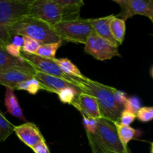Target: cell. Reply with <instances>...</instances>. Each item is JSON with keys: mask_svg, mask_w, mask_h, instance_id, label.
<instances>
[{"mask_svg": "<svg viewBox=\"0 0 153 153\" xmlns=\"http://www.w3.org/2000/svg\"><path fill=\"white\" fill-rule=\"evenodd\" d=\"M78 89L82 92L92 96L96 99L102 117L115 123L119 121L123 108L116 102L114 99L115 88L107 86L96 81L87 79H77Z\"/></svg>", "mask_w": 153, "mask_h": 153, "instance_id": "obj_1", "label": "cell"}, {"mask_svg": "<svg viewBox=\"0 0 153 153\" xmlns=\"http://www.w3.org/2000/svg\"><path fill=\"white\" fill-rule=\"evenodd\" d=\"M33 0H0V43L4 46L11 40L10 29L17 21L29 13Z\"/></svg>", "mask_w": 153, "mask_h": 153, "instance_id": "obj_2", "label": "cell"}, {"mask_svg": "<svg viewBox=\"0 0 153 153\" xmlns=\"http://www.w3.org/2000/svg\"><path fill=\"white\" fill-rule=\"evenodd\" d=\"M14 35L30 37L38 41L40 44L61 40L51 25L29 16L22 17L12 26L10 36L12 37Z\"/></svg>", "mask_w": 153, "mask_h": 153, "instance_id": "obj_3", "label": "cell"}, {"mask_svg": "<svg viewBox=\"0 0 153 153\" xmlns=\"http://www.w3.org/2000/svg\"><path fill=\"white\" fill-rule=\"evenodd\" d=\"M53 29L62 41L85 44L88 37L94 32L89 19L78 18L64 20L55 24Z\"/></svg>", "mask_w": 153, "mask_h": 153, "instance_id": "obj_4", "label": "cell"}, {"mask_svg": "<svg viewBox=\"0 0 153 153\" xmlns=\"http://www.w3.org/2000/svg\"><path fill=\"white\" fill-rule=\"evenodd\" d=\"M28 16L43 21L52 27L66 19L64 8L55 0H33Z\"/></svg>", "mask_w": 153, "mask_h": 153, "instance_id": "obj_5", "label": "cell"}, {"mask_svg": "<svg viewBox=\"0 0 153 153\" xmlns=\"http://www.w3.org/2000/svg\"><path fill=\"white\" fill-rule=\"evenodd\" d=\"M97 134L105 153H131L122 144L118 137L114 123L104 117L97 120Z\"/></svg>", "mask_w": 153, "mask_h": 153, "instance_id": "obj_6", "label": "cell"}, {"mask_svg": "<svg viewBox=\"0 0 153 153\" xmlns=\"http://www.w3.org/2000/svg\"><path fill=\"white\" fill-rule=\"evenodd\" d=\"M21 56L32 67L35 72H40V73L65 79L67 82L71 83L73 86L78 88L77 79L70 77V76L66 75L61 70L59 66L53 61V59L42 58L37 55L28 54L26 52H22V51H21Z\"/></svg>", "mask_w": 153, "mask_h": 153, "instance_id": "obj_7", "label": "cell"}, {"mask_svg": "<svg viewBox=\"0 0 153 153\" xmlns=\"http://www.w3.org/2000/svg\"><path fill=\"white\" fill-rule=\"evenodd\" d=\"M118 48V46L105 40L94 31L88 37L85 44L84 51L95 59L103 61L111 59L115 56H120Z\"/></svg>", "mask_w": 153, "mask_h": 153, "instance_id": "obj_8", "label": "cell"}, {"mask_svg": "<svg viewBox=\"0 0 153 153\" xmlns=\"http://www.w3.org/2000/svg\"><path fill=\"white\" fill-rule=\"evenodd\" d=\"M120 6L121 11L117 17L126 20L134 15H143L153 18V0H113Z\"/></svg>", "mask_w": 153, "mask_h": 153, "instance_id": "obj_9", "label": "cell"}, {"mask_svg": "<svg viewBox=\"0 0 153 153\" xmlns=\"http://www.w3.org/2000/svg\"><path fill=\"white\" fill-rule=\"evenodd\" d=\"M82 116L98 120L102 117L98 103L94 97L81 91L72 103Z\"/></svg>", "mask_w": 153, "mask_h": 153, "instance_id": "obj_10", "label": "cell"}, {"mask_svg": "<svg viewBox=\"0 0 153 153\" xmlns=\"http://www.w3.org/2000/svg\"><path fill=\"white\" fill-rule=\"evenodd\" d=\"M14 133L22 143L30 148L45 140L41 131L34 123L27 122L15 126Z\"/></svg>", "mask_w": 153, "mask_h": 153, "instance_id": "obj_11", "label": "cell"}, {"mask_svg": "<svg viewBox=\"0 0 153 153\" xmlns=\"http://www.w3.org/2000/svg\"><path fill=\"white\" fill-rule=\"evenodd\" d=\"M34 78V74L19 69H7L0 70V85L12 91L22 82Z\"/></svg>", "mask_w": 153, "mask_h": 153, "instance_id": "obj_12", "label": "cell"}, {"mask_svg": "<svg viewBox=\"0 0 153 153\" xmlns=\"http://www.w3.org/2000/svg\"><path fill=\"white\" fill-rule=\"evenodd\" d=\"M34 78L39 82L42 90L49 91L50 93L58 94L61 90L67 87H74L71 83L65 79L56 77L54 76L45 74V73L35 72Z\"/></svg>", "mask_w": 153, "mask_h": 153, "instance_id": "obj_13", "label": "cell"}, {"mask_svg": "<svg viewBox=\"0 0 153 153\" xmlns=\"http://www.w3.org/2000/svg\"><path fill=\"white\" fill-rule=\"evenodd\" d=\"M7 69H19L25 70L34 75L35 71L23 58H17L11 56L6 51L5 46L0 45V70Z\"/></svg>", "mask_w": 153, "mask_h": 153, "instance_id": "obj_14", "label": "cell"}, {"mask_svg": "<svg viewBox=\"0 0 153 153\" xmlns=\"http://www.w3.org/2000/svg\"><path fill=\"white\" fill-rule=\"evenodd\" d=\"M113 16L114 15L111 14L107 16H104V17L92 18V19H89V21L96 34L104 38L105 40L109 41L114 46L119 47L120 44L114 38L111 31L110 22Z\"/></svg>", "mask_w": 153, "mask_h": 153, "instance_id": "obj_15", "label": "cell"}, {"mask_svg": "<svg viewBox=\"0 0 153 153\" xmlns=\"http://www.w3.org/2000/svg\"><path fill=\"white\" fill-rule=\"evenodd\" d=\"M4 105L7 108V111L10 115L18 118L25 123L28 122L26 118L24 116L23 112L19 105V101H18L14 92L9 88H6L5 94H4Z\"/></svg>", "mask_w": 153, "mask_h": 153, "instance_id": "obj_16", "label": "cell"}, {"mask_svg": "<svg viewBox=\"0 0 153 153\" xmlns=\"http://www.w3.org/2000/svg\"><path fill=\"white\" fill-rule=\"evenodd\" d=\"M53 61L59 66L63 72L70 77L79 79L81 80H86L88 78L84 76L79 69L68 58H54Z\"/></svg>", "mask_w": 153, "mask_h": 153, "instance_id": "obj_17", "label": "cell"}, {"mask_svg": "<svg viewBox=\"0 0 153 153\" xmlns=\"http://www.w3.org/2000/svg\"><path fill=\"white\" fill-rule=\"evenodd\" d=\"M114 123L115 127H116L117 132L120 140L125 147L128 148V143L131 140L137 137V134L140 131L134 129V128L131 127L130 126L122 125L121 123H120L119 121Z\"/></svg>", "mask_w": 153, "mask_h": 153, "instance_id": "obj_18", "label": "cell"}, {"mask_svg": "<svg viewBox=\"0 0 153 153\" xmlns=\"http://www.w3.org/2000/svg\"><path fill=\"white\" fill-rule=\"evenodd\" d=\"M110 27L114 38L117 41L120 45H121L125 38L126 21L114 15L111 20Z\"/></svg>", "mask_w": 153, "mask_h": 153, "instance_id": "obj_19", "label": "cell"}, {"mask_svg": "<svg viewBox=\"0 0 153 153\" xmlns=\"http://www.w3.org/2000/svg\"><path fill=\"white\" fill-rule=\"evenodd\" d=\"M62 40H59L55 43L41 44L35 55L48 59H54L55 58L57 51L62 45Z\"/></svg>", "mask_w": 153, "mask_h": 153, "instance_id": "obj_20", "label": "cell"}, {"mask_svg": "<svg viewBox=\"0 0 153 153\" xmlns=\"http://www.w3.org/2000/svg\"><path fill=\"white\" fill-rule=\"evenodd\" d=\"M14 127L15 126L7 120L3 112L0 110V143L14 132Z\"/></svg>", "mask_w": 153, "mask_h": 153, "instance_id": "obj_21", "label": "cell"}, {"mask_svg": "<svg viewBox=\"0 0 153 153\" xmlns=\"http://www.w3.org/2000/svg\"><path fill=\"white\" fill-rule=\"evenodd\" d=\"M81 92L78 88L74 87H67L61 90L57 94L60 101L64 104H70L72 105L78 94Z\"/></svg>", "mask_w": 153, "mask_h": 153, "instance_id": "obj_22", "label": "cell"}, {"mask_svg": "<svg viewBox=\"0 0 153 153\" xmlns=\"http://www.w3.org/2000/svg\"><path fill=\"white\" fill-rule=\"evenodd\" d=\"M16 90L18 91H25L28 93H29L31 95H36L38 93V91L41 89L39 82L36 80L34 78L29 79V80L25 81L19 84L16 87Z\"/></svg>", "mask_w": 153, "mask_h": 153, "instance_id": "obj_23", "label": "cell"}, {"mask_svg": "<svg viewBox=\"0 0 153 153\" xmlns=\"http://www.w3.org/2000/svg\"><path fill=\"white\" fill-rule=\"evenodd\" d=\"M86 134L92 153H105L97 132H95L94 134L86 132Z\"/></svg>", "mask_w": 153, "mask_h": 153, "instance_id": "obj_24", "label": "cell"}, {"mask_svg": "<svg viewBox=\"0 0 153 153\" xmlns=\"http://www.w3.org/2000/svg\"><path fill=\"white\" fill-rule=\"evenodd\" d=\"M23 37V44H22V50L21 51L28 54L35 55L41 44L38 41H37V40H34L32 38H30V37Z\"/></svg>", "mask_w": 153, "mask_h": 153, "instance_id": "obj_25", "label": "cell"}, {"mask_svg": "<svg viewBox=\"0 0 153 153\" xmlns=\"http://www.w3.org/2000/svg\"><path fill=\"white\" fill-rule=\"evenodd\" d=\"M136 117L139 121L142 123H147L153 120V107L144 106L142 107L136 114Z\"/></svg>", "mask_w": 153, "mask_h": 153, "instance_id": "obj_26", "label": "cell"}, {"mask_svg": "<svg viewBox=\"0 0 153 153\" xmlns=\"http://www.w3.org/2000/svg\"><path fill=\"white\" fill-rule=\"evenodd\" d=\"M142 108L141 100L136 96L128 97L127 101L124 105V109L130 111L134 114H137V111Z\"/></svg>", "mask_w": 153, "mask_h": 153, "instance_id": "obj_27", "label": "cell"}, {"mask_svg": "<svg viewBox=\"0 0 153 153\" xmlns=\"http://www.w3.org/2000/svg\"><path fill=\"white\" fill-rule=\"evenodd\" d=\"M137 118L135 114L133 112L130 111L126 110V109H123V111L121 113L120 117L119 122L122 125L124 126H130Z\"/></svg>", "mask_w": 153, "mask_h": 153, "instance_id": "obj_28", "label": "cell"}, {"mask_svg": "<svg viewBox=\"0 0 153 153\" xmlns=\"http://www.w3.org/2000/svg\"><path fill=\"white\" fill-rule=\"evenodd\" d=\"M82 123L86 132L94 134L97 130V120L82 116Z\"/></svg>", "mask_w": 153, "mask_h": 153, "instance_id": "obj_29", "label": "cell"}, {"mask_svg": "<svg viewBox=\"0 0 153 153\" xmlns=\"http://www.w3.org/2000/svg\"><path fill=\"white\" fill-rule=\"evenodd\" d=\"M114 95V99L116 102L120 106H121V107L124 108V105H125L126 102L127 101V99H128L127 94L124 91L115 89Z\"/></svg>", "mask_w": 153, "mask_h": 153, "instance_id": "obj_30", "label": "cell"}, {"mask_svg": "<svg viewBox=\"0 0 153 153\" xmlns=\"http://www.w3.org/2000/svg\"><path fill=\"white\" fill-rule=\"evenodd\" d=\"M5 49L11 56L17 58H22V56H21V50H22V48L21 47L15 46V45L12 44V43H9V44L5 46Z\"/></svg>", "mask_w": 153, "mask_h": 153, "instance_id": "obj_31", "label": "cell"}, {"mask_svg": "<svg viewBox=\"0 0 153 153\" xmlns=\"http://www.w3.org/2000/svg\"><path fill=\"white\" fill-rule=\"evenodd\" d=\"M31 149L34 153H50L49 147L46 143V140H41Z\"/></svg>", "mask_w": 153, "mask_h": 153, "instance_id": "obj_32", "label": "cell"}, {"mask_svg": "<svg viewBox=\"0 0 153 153\" xmlns=\"http://www.w3.org/2000/svg\"><path fill=\"white\" fill-rule=\"evenodd\" d=\"M10 43H12V44L15 45V46H17L19 47L22 48V44H23V37L19 35L13 36L11 37V40H10Z\"/></svg>", "mask_w": 153, "mask_h": 153, "instance_id": "obj_33", "label": "cell"}, {"mask_svg": "<svg viewBox=\"0 0 153 153\" xmlns=\"http://www.w3.org/2000/svg\"><path fill=\"white\" fill-rule=\"evenodd\" d=\"M150 153H153V142L151 143V148H150Z\"/></svg>", "mask_w": 153, "mask_h": 153, "instance_id": "obj_34", "label": "cell"}, {"mask_svg": "<svg viewBox=\"0 0 153 153\" xmlns=\"http://www.w3.org/2000/svg\"><path fill=\"white\" fill-rule=\"evenodd\" d=\"M151 76H152V79H153V67H152V70H151Z\"/></svg>", "mask_w": 153, "mask_h": 153, "instance_id": "obj_35", "label": "cell"}, {"mask_svg": "<svg viewBox=\"0 0 153 153\" xmlns=\"http://www.w3.org/2000/svg\"><path fill=\"white\" fill-rule=\"evenodd\" d=\"M151 21H152V23H153V18H152V19H151Z\"/></svg>", "mask_w": 153, "mask_h": 153, "instance_id": "obj_36", "label": "cell"}, {"mask_svg": "<svg viewBox=\"0 0 153 153\" xmlns=\"http://www.w3.org/2000/svg\"><path fill=\"white\" fill-rule=\"evenodd\" d=\"M0 45H2V44H1V43H0ZM3 46H4V45H3Z\"/></svg>", "mask_w": 153, "mask_h": 153, "instance_id": "obj_37", "label": "cell"}]
</instances>
